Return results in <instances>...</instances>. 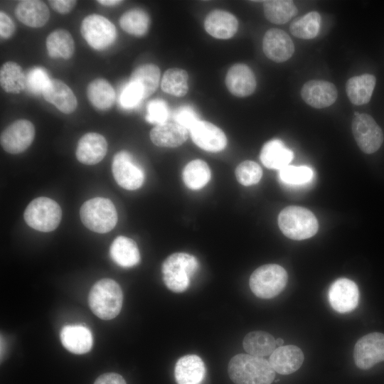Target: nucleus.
Instances as JSON below:
<instances>
[{"mask_svg":"<svg viewBox=\"0 0 384 384\" xmlns=\"http://www.w3.org/2000/svg\"><path fill=\"white\" fill-rule=\"evenodd\" d=\"M228 372L235 384H271L275 371L267 360L250 354L234 356L228 363Z\"/></svg>","mask_w":384,"mask_h":384,"instance_id":"nucleus-1","label":"nucleus"},{"mask_svg":"<svg viewBox=\"0 0 384 384\" xmlns=\"http://www.w3.org/2000/svg\"><path fill=\"white\" fill-rule=\"evenodd\" d=\"M123 294L119 285L113 279L105 278L91 288L88 303L92 311L100 319L110 320L121 311Z\"/></svg>","mask_w":384,"mask_h":384,"instance_id":"nucleus-2","label":"nucleus"},{"mask_svg":"<svg viewBox=\"0 0 384 384\" xmlns=\"http://www.w3.org/2000/svg\"><path fill=\"white\" fill-rule=\"evenodd\" d=\"M198 268V260L186 252H176L163 262V280L171 291L181 293L187 289L191 277Z\"/></svg>","mask_w":384,"mask_h":384,"instance_id":"nucleus-3","label":"nucleus"},{"mask_svg":"<svg viewBox=\"0 0 384 384\" xmlns=\"http://www.w3.org/2000/svg\"><path fill=\"white\" fill-rule=\"evenodd\" d=\"M278 225L286 237L295 240L314 236L319 228L314 213L307 208L297 206H287L279 213Z\"/></svg>","mask_w":384,"mask_h":384,"instance_id":"nucleus-4","label":"nucleus"},{"mask_svg":"<svg viewBox=\"0 0 384 384\" xmlns=\"http://www.w3.org/2000/svg\"><path fill=\"white\" fill-rule=\"evenodd\" d=\"M82 223L89 230L105 233L111 231L117 223V213L108 198L97 197L85 201L80 210Z\"/></svg>","mask_w":384,"mask_h":384,"instance_id":"nucleus-5","label":"nucleus"},{"mask_svg":"<svg viewBox=\"0 0 384 384\" xmlns=\"http://www.w3.org/2000/svg\"><path fill=\"white\" fill-rule=\"evenodd\" d=\"M287 280V272L282 266L267 264L259 267L252 273L249 285L256 297L271 299L282 292Z\"/></svg>","mask_w":384,"mask_h":384,"instance_id":"nucleus-6","label":"nucleus"},{"mask_svg":"<svg viewBox=\"0 0 384 384\" xmlns=\"http://www.w3.org/2000/svg\"><path fill=\"white\" fill-rule=\"evenodd\" d=\"M62 210L58 203L47 197L33 199L24 211V220L32 228L41 232H50L59 225Z\"/></svg>","mask_w":384,"mask_h":384,"instance_id":"nucleus-7","label":"nucleus"},{"mask_svg":"<svg viewBox=\"0 0 384 384\" xmlns=\"http://www.w3.org/2000/svg\"><path fill=\"white\" fill-rule=\"evenodd\" d=\"M80 31L87 44L97 50L107 48L117 38L114 25L105 16L95 14L82 20Z\"/></svg>","mask_w":384,"mask_h":384,"instance_id":"nucleus-8","label":"nucleus"},{"mask_svg":"<svg viewBox=\"0 0 384 384\" xmlns=\"http://www.w3.org/2000/svg\"><path fill=\"white\" fill-rule=\"evenodd\" d=\"M112 171L117 184L127 190H137L144 181V170L126 151H121L114 156Z\"/></svg>","mask_w":384,"mask_h":384,"instance_id":"nucleus-9","label":"nucleus"},{"mask_svg":"<svg viewBox=\"0 0 384 384\" xmlns=\"http://www.w3.org/2000/svg\"><path fill=\"white\" fill-rule=\"evenodd\" d=\"M352 132L362 151L373 154L378 151L383 142L381 128L368 114H359L352 121Z\"/></svg>","mask_w":384,"mask_h":384,"instance_id":"nucleus-10","label":"nucleus"},{"mask_svg":"<svg viewBox=\"0 0 384 384\" xmlns=\"http://www.w3.org/2000/svg\"><path fill=\"white\" fill-rule=\"evenodd\" d=\"M353 359L356 366L367 370L384 361V334L370 333L362 336L355 344Z\"/></svg>","mask_w":384,"mask_h":384,"instance_id":"nucleus-11","label":"nucleus"},{"mask_svg":"<svg viewBox=\"0 0 384 384\" xmlns=\"http://www.w3.org/2000/svg\"><path fill=\"white\" fill-rule=\"evenodd\" d=\"M35 127L27 119H18L8 126L1 134L0 142L8 153L17 154L26 150L33 141Z\"/></svg>","mask_w":384,"mask_h":384,"instance_id":"nucleus-12","label":"nucleus"},{"mask_svg":"<svg viewBox=\"0 0 384 384\" xmlns=\"http://www.w3.org/2000/svg\"><path fill=\"white\" fill-rule=\"evenodd\" d=\"M329 302L338 313L345 314L353 311L358 304L359 291L356 284L347 278L334 281L328 292Z\"/></svg>","mask_w":384,"mask_h":384,"instance_id":"nucleus-13","label":"nucleus"},{"mask_svg":"<svg viewBox=\"0 0 384 384\" xmlns=\"http://www.w3.org/2000/svg\"><path fill=\"white\" fill-rule=\"evenodd\" d=\"M262 50L269 59L276 63H282L292 56L294 45L285 31L274 28L265 33L262 40Z\"/></svg>","mask_w":384,"mask_h":384,"instance_id":"nucleus-14","label":"nucleus"},{"mask_svg":"<svg viewBox=\"0 0 384 384\" xmlns=\"http://www.w3.org/2000/svg\"><path fill=\"white\" fill-rule=\"evenodd\" d=\"M193 142L201 149L210 152L223 150L227 144V138L221 129L215 124L199 120L191 129Z\"/></svg>","mask_w":384,"mask_h":384,"instance_id":"nucleus-15","label":"nucleus"},{"mask_svg":"<svg viewBox=\"0 0 384 384\" xmlns=\"http://www.w3.org/2000/svg\"><path fill=\"white\" fill-rule=\"evenodd\" d=\"M301 96L311 107L321 109L329 107L336 102L338 91L332 82L313 80L304 84L301 90Z\"/></svg>","mask_w":384,"mask_h":384,"instance_id":"nucleus-16","label":"nucleus"},{"mask_svg":"<svg viewBox=\"0 0 384 384\" xmlns=\"http://www.w3.org/2000/svg\"><path fill=\"white\" fill-rule=\"evenodd\" d=\"M107 151V142L100 134L89 132L78 141L75 155L77 159L86 165H94L100 162Z\"/></svg>","mask_w":384,"mask_h":384,"instance_id":"nucleus-17","label":"nucleus"},{"mask_svg":"<svg viewBox=\"0 0 384 384\" xmlns=\"http://www.w3.org/2000/svg\"><path fill=\"white\" fill-rule=\"evenodd\" d=\"M225 85L233 95L245 97L254 92L257 83L255 74L250 68L245 64L238 63L228 70Z\"/></svg>","mask_w":384,"mask_h":384,"instance_id":"nucleus-18","label":"nucleus"},{"mask_svg":"<svg viewBox=\"0 0 384 384\" xmlns=\"http://www.w3.org/2000/svg\"><path fill=\"white\" fill-rule=\"evenodd\" d=\"M304 359V353L299 347L287 345L276 348L270 355L269 362L275 372L289 375L299 369Z\"/></svg>","mask_w":384,"mask_h":384,"instance_id":"nucleus-19","label":"nucleus"},{"mask_svg":"<svg viewBox=\"0 0 384 384\" xmlns=\"http://www.w3.org/2000/svg\"><path fill=\"white\" fill-rule=\"evenodd\" d=\"M44 99L64 114L73 112L78 106L73 90L62 80L50 79L42 93Z\"/></svg>","mask_w":384,"mask_h":384,"instance_id":"nucleus-20","label":"nucleus"},{"mask_svg":"<svg viewBox=\"0 0 384 384\" xmlns=\"http://www.w3.org/2000/svg\"><path fill=\"white\" fill-rule=\"evenodd\" d=\"M204 28L208 34L215 38L228 39L236 33L238 21L232 14L217 9L207 15Z\"/></svg>","mask_w":384,"mask_h":384,"instance_id":"nucleus-21","label":"nucleus"},{"mask_svg":"<svg viewBox=\"0 0 384 384\" xmlns=\"http://www.w3.org/2000/svg\"><path fill=\"white\" fill-rule=\"evenodd\" d=\"M205 374L203 361L195 354L181 357L175 365L174 376L178 384H201Z\"/></svg>","mask_w":384,"mask_h":384,"instance_id":"nucleus-22","label":"nucleus"},{"mask_svg":"<svg viewBox=\"0 0 384 384\" xmlns=\"http://www.w3.org/2000/svg\"><path fill=\"white\" fill-rule=\"evenodd\" d=\"M63 346L71 353L83 354L90 351L93 338L89 329L81 325H67L60 331Z\"/></svg>","mask_w":384,"mask_h":384,"instance_id":"nucleus-23","label":"nucleus"},{"mask_svg":"<svg viewBox=\"0 0 384 384\" xmlns=\"http://www.w3.org/2000/svg\"><path fill=\"white\" fill-rule=\"evenodd\" d=\"M47 5L38 0H23L15 9L16 17L22 23L32 28H40L46 24L50 17Z\"/></svg>","mask_w":384,"mask_h":384,"instance_id":"nucleus-24","label":"nucleus"},{"mask_svg":"<svg viewBox=\"0 0 384 384\" xmlns=\"http://www.w3.org/2000/svg\"><path fill=\"white\" fill-rule=\"evenodd\" d=\"M188 129L176 122H165L156 125L150 132V139L156 146L176 147L188 138Z\"/></svg>","mask_w":384,"mask_h":384,"instance_id":"nucleus-25","label":"nucleus"},{"mask_svg":"<svg viewBox=\"0 0 384 384\" xmlns=\"http://www.w3.org/2000/svg\"><path fill=\"white\" fill-rule=\"evenodd\" d=\"M294 158L293 151L279 139H272L262 148L260 159L262 164L270 169L280 170L289 165Z\"/></svg>","mask_w":384,"mask_h":384,"instance_id":"nucleus-26","label":"nucleus"},{"mask_svg":"<svg viewBox=\"0 0 384 384\" xmlns=\"http://www.w3.org/2000/svg\"><path fill=\"white\" fill-rule=\"evenodd\" d=\"M112 260L122 267H132L140 262V253L137 243L131 238L118 236L110 245Z\"/></svg>","mask_w":384,"mask_h":384,"instance_id":"nucleus-27","label":"nucleus"},{"mask_svg":"<svg viewBox=\"0 0 384 384\" xmlns=\"http://www.w3.org/2000/svg\"><path fill=\"white\" fill-rule=\"evenodd\" d=\"M375 82V77L370 74L349 78L346 84V92L351 102L356 105L368 103L371 98Z\"/></svg>","mask_w":384,"mask_h":384,"instance_id":"nucleus-28","label":"nucleus"},{"mask_svg":"<svg viewBox=\"0 0 384 384\" xmlns=\"http://www.w3.org/2000/svg\"><path fill=\"white\" fill-rule=\"evenodd\" d=\"M46 48L50 57L69 59L74 53L75 42L69 31L57 29L48 36Z\"/></svg>","mask_w":384,"mask_h":384,"instance_id":"nucleus-29","label":"nucleus"},{"mask_svg":"<svg viewBox=\"0 0 384 384\" xmlns=\"http://www.w3.org/2000/svg\"><path fill=\"white\" fill-rule=\"evenodd\" d=\"M275 340L272 335L266 331H254L244 337L242 346L248 354L262 358L271 355L275 350Z\"/></svg>","mask_w":384,"mask_h":384,"instance_id":"nucleus-30","label":"nucleus"},{"mask_svg":"<svg viewBox=\"0 0 384 384\" xmlns=\"http://www.w3.org/2000/svg\"><path fill=\"white\" fill-rule=\"evenodd\" d=\"M0 85L8 93L22 92L26 86V77L21 67L14 61L4 63L0 69Z\"/></svg>","mask_w":384,"mask_h":384,"instance_id":"nucleus-31","label":"nucleus"},{"mask_svg":"<svg viewBox=\"0 0 384 384\" xmlns=\"http://www.w3.org/2000/svg\"><path fill=\"white\" fill-rule=\"evenodd\" d=\"M87 95L94 107L102 110L110 108L115 100L114 88L103 78H96L90 82L87 88Z\"/></svg>","mask_w":384,"mask_h":384,"instance_id":"nucleus-32","label":"nucleus"},{"mask_svg":"<svg viewBox=\"0 0 384 384\" xmlns=\"http://www.w3.org/2000/svg\"><path fill=\"white\" fill-rule=\"evenodd\" d=\"M160 69L154 64H145L137 68L129 81L136 82L142 89L144 99L149 97L157 89L160 80Z\"/></svg>","mask_w":384,"mask_h":384,"instance_id":"nucleus-33","label":"nucleus"},{"mask_svg":"<svg viewBox=\"0 0 384 384\" xmlns=\"http://www.w3.org/2000/svg\"><path fill=\"white\" fill-rule=\"evenodd\" d=\"M266 18L274 24H284L297 14V9L292 1L268 0L263 1Z\"/></svg>","mask_w":384,"mask_h":384,"instance_id":"nucleus-34","label":"nucleus"},{"mask_svg":"<svg viewBox=\"0 0 384 384\" xmlns=\"http://www.w3.org/2000/svg\"><path fill=\"white\" fill-rule=\"evenodd\" d=\"M182 174L186 186L193 190L202 188L210 178V168L206 162L201 159H195L188 163Z\"/></svg>","mask_w":384,"mask_h":384,"instance_id":"nucleus-35","label":"nucleus"},{"mask_svg":"<svg viewBox=\"0 0 384 384\" xmlns=\"http://www.w3.org/2000/svg\"><path fill=\"white\" fill-rule=\"evenodd\" d=\"M321 18L316 11H311L293 21L289 26L291 33L302 39L315 38L319 31Z\"/></svg>","mask_w":384,"mask_h":384,"instance_id":"nucleus-36","label":"nucleus"},{"mask_svg":"<svg viewBox=\"0 0 384 384\" xmlns=\"http://www.w3.org/2000/svg\"><path fill=\"white\" fill-rule=\"evenodd\" d=\"M188 80L186 70L177 68L168 69L161 80V90L169 95L183 97L188 90Z\"/></svg>","mask_w":384,"mask_h":384,"instance_id":"nucleus-37","label":"nucleus"},{"mask_svg":"<svg viewBox=\"0 0 384 384\" xmlns=\"http://www.w3.org/2000/svg\"><path fill=\"white\" fill-rule=\"evenodd\" d=\"M149 17L142 9H133L124 13L119 19L121 28L127 33L137 36H144L149 26Z\"/></svg>","mask_w":384,"mask_h":384,"instance_id":"nucleus-38","label":"nucleus"},{"mask_svg":"<svg viewBox=\"0 0 384 384\" xmlns=\"http://www.w3.org/2000/svg\"><path fill=\"white\" fill-rule=\"evenodd\" d=\"M279 177L281 181L286 185L299 186L311 181L314 171L306 166L288 165L279 170Z\"/></svg>","mask_w":384,"mask_h":384,"instance_id":"nucleus-39","label":"nucleus"},{"mask_svg":"<svg viewBox=\"0 0 384 384\" xmlns=\"http://www.w3.org/2000/svg\"><path fill=\"white\" fill-rule=\"evenodd\" d=\"M262 176L260 166L253 161L247 160L240 163L235 169L238 181L245 186L257 183Z\"/></svg>","mask_w":384,"mask_h":384,"instance_id":"nucleus-40","label":"nucleus"},{"mask_svg":"<svg viewBox=\"0 0 384 384\" xmlns=\"http://www.w3.org/2000/svg\"><path fill=\"white\" fill-rule=\"evenodd\" d=\"M26 77V88L35 95L42 94L50 80L46 70L40 67L32 68Z\"/></svg>","mask_w":384,"mask_h":384,"instance_id":"nucleus-41","label":"nucleus"},{"mask_svg":"<svg viewBox=\"0 0 384 384\" xmlns=\"http://www.w3.org/2000/svg\"><path fill=\"white\" fill-rule=\"evenodd\" d=\"M169 115L167 104L162 100H154L147 105L146 119L156 125L166 122Z\"/></svg>","mask_w":384,"mask_h":384,"instance_id":"nucleus-42","label":"nucleus"},{"mask_svg":"<svg viewBox=\"0 0 384 384\" xmlns=\"http://www.w3.org/2000/svg\"><path fill=\"white\" fill-rule=\"evenodd\" d=\"M144 99L142 90L134 82L129 81L120 95L121 105L127 109L136 107Z\"/></svg>","mask_w":384,"mask_h":384,"instance_id":"nucleus-43","label":"nucleus"},{"mask_svg":"<svg viewBox=\"0 0 384 384\" xmlns=\"http://www.w3.org/2000/svg\"><path fill=\"white\" fill-rule=\"evenodd\" d=\"M174 120L189 130L199 121L196 112L189 106L178 107L174 114Z\"/></svg>","mask_w":384,"mask_h":384,"instance_id":"nucleus-44","label":"nucleus"},{"mask_svg":"<svg viewBox=\"0 0 384 384\" xmlns=\"http://www.w3.org/2000/svg\"><path fill=\"white\" fill-rule=\"evenodd\" d=\"M15 31V25L12 19L4 11L0 12V36L1 38H11Z\"/></svg>","mask_w":384,"mask_h":384,"instance_id":"nucleus-45","label":"nucleus"},{"mask_svg":"<svg viewBox=\"0 0 384 384\" xmlns=\"http://www.w3.org/2000/svg\"><path fill=\"white\" fill-rule=\"evenodd\" d=\"M51 8L61 14L70 12L77 4L75 0H50L48 1Z\"/></svg>","mask_w":384,"mask_h":384,"instance_id":"nucleus-46","label":"nucleus"},{"mask_svg":"<svg viewBox=\"0 0 384 384\" xmlns=\"http://www.w3.org/2000/svg\"><path fill=\"white\" fill-rule=\"evenodd\" d=\"M94 384H127L124 378L118 373H107L100 375Z\"/></svg>","mask_w":384,"mask_h":384,"instance_id":"nucleus-47","label":"nucleus"},{"mask_svg":"<svg viewBox=\"0 0 384 384\" xmlns=\"http://www.w3.org/2000/svg\"><path fill=\"white\" fill-rule=\"evenodd\" d=\"M97 2L102 5H104V6H114V5H117V4H119L120 3L122 2V1H119V0H99L97 1Z\"/></svg>","mask_w":384,"mask_h":384,"instance_id":"nucleus-48","label":"nucleus"},{"mask_svg":"<svg viewBox=\"0 0 384 384\" xmlns=\"http://www.w3.org/2000/svg\"><path fill=\"white\" fill-rule=\"evenodd\" d=\"M275 341H276V346L278 347L282 346L284 344V340L281 338H277Z\"/></svg>","mask_w":384,"mask_h":384,"instance_id":"nucleus-49","label":"nucleus"}]
</instances>
